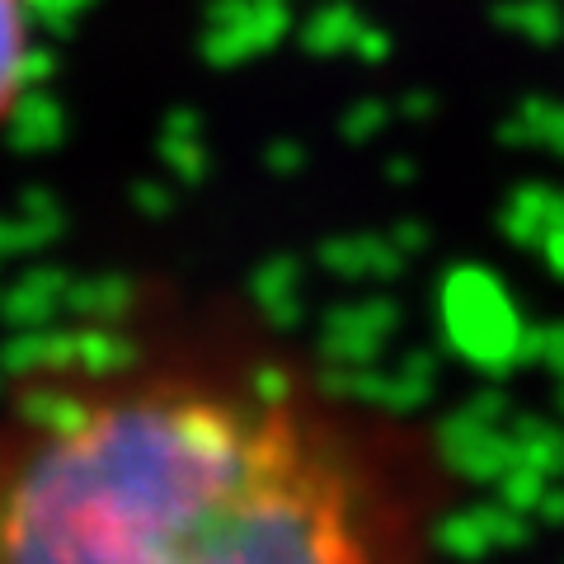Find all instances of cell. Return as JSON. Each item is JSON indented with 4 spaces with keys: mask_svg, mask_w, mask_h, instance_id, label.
Instances as JSON below:
<instances>
[{
    "mask_svg": "<svg viewBox=\"0 0 564 564\" xmlns=\"http://www.w3.org/2000/svg\"><path fill=\"white\" fill-rule=\"evenodd\" d=\"M70 0H0V132H10L52 70Z\"/></svg>",
    "mask_w": 564,
    "mask_h": 564,
    "instance_id": "7a4b0ae2",
    "label": "cell"
},
{
    "mask_svg": "<svg viewBox=\"0 0 564 564\" xmlns=\"http://www.w3.org/2000/svg\"><path fill=\"white\" fill-rule=\"evenodd\" d=\"M410 423L203 344H99L0 391V564H433Z\"/></svg>",
    "mask_w": 564,
    "mask_h": 564,
    "instance_id": "6da1fadb",
    "label": "cell"
}]
</instances>
